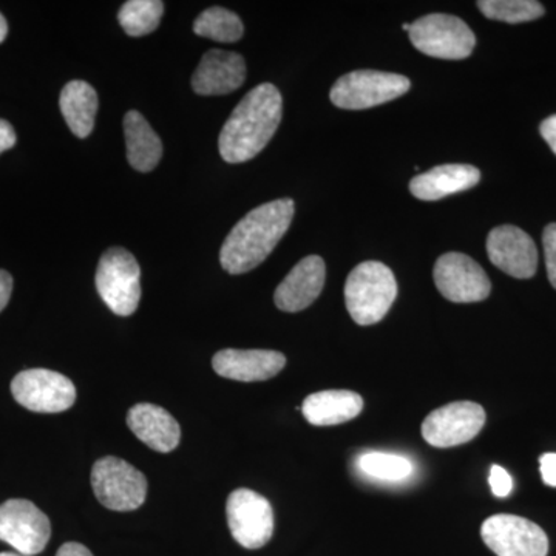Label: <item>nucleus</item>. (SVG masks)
Listing matches in <instances>:
<instances>
[{"label":"nucleus","instance_id":"1","mask_svg":"<svg viewBox=\"0 0 556 556\" xmlns=\"http://www.w3.org/2000/svg\"><path fill=\"white\" fill-rule=\"evenodd\" d=\"M283 100L273 84H260L239 102L219 134L218 149L230 164L247 163L268 146L280 126Z\"/></svg>","mask_w":556,"mask_h":556},{"label":"nucleus","instance_id":"2","mask_svg":"<svg viewBox=\"0 0 556 556\" xmlns=\"http://www.w3.org/2000/svg\"><path fill=\"white\" fill-rule=\"evenodd\" d=\"M295 204L281 199L262 204L233 226L219 251L226 273L239 276L262 265L283 239L294 218Z\"/></svg>","mask_w":556,"mask_h":556},{"label":"nucleus","instance_id":"3","mask_svg":"<svg viewBox=\"0 0 556 556\" xmlns=\"http://www.w3.org/2000/svg\"><path fill=\"white\" fill-rule=\"evenodd\" d=\"M396 298V277L383 263H361L346 278V309L353 320L362 327L379 324Z\"/></svg>","mask_w":556,"mask_h":556},{"label":"nucleus","instance_id":"4","mask_svg":"<svg viewBox=\"0 0 556 556\" xmlns=\"http://www.w3.org/2000/svg\"><path fill=\"white\" fill-rule=\"evenodd\" d=\"M409 39L420 53L438 60L459 61L470 56L477 36L452 14H428L409 24Z\"/></svg>","mask_w":556,"mask_h":556},{"label":"nucleus","instance_id":"5","mask_svg":"<svg viewBox=\"0 0 556 556\" xmlns=\"http://www.w3.org/2000/svg\"><path fill=\"white\" fill-rule=\"evenodd\" d=\"M97 288L116 316H131L141 300V269L137 258L127 249L110 248L98 265Z\"/></svg>","mask_w":556,"mask_h":556},{"label":"nucleus","instance_id":"6","mask_svg":"<svg viewBox=\"0 0 556 556\" xmlns=\"http://www.w3.org/2000/svg\"><path fill=\"white\" fill-rule=\"evenodd\" d=\"M412 83L407 76L378 70L346 73L332 86V104L345 110H365L386 104L407 93Z\"/></svg>","mask_w":556,"mask_h":556},{"label":"nucleus","instance_id":"7","mask_svg":"<svg viewBox=\"0 0 556 556\" xmlns=\"http://www.w3.org/2000/svg\"><path fill=\"white\" fill-rule=\"evenodd\" d=\"M91 486L102 506L115 511L137 510L148 496V479L119 457H102L91 470Z\"/></svg>","mask_w":556,"mask_h":556},{"label":"nucleus","instance_id":"8","mask_svg":"<svg viewBox=\"0 0 556 556\" xmlns=\"http://www.w3.org/2000/svg\"><path fill=\"white\" fill-rule=\"evenodd\" d=\"M50 519L31 501L10 500L0 506V541L17 554L39 555L49 544Z\"/></svg>","mask_w":556,"mask_h":556},{"label":"nucleus","instance_id":"9","mask_svg":"<svg viewBox=\"0 0 556 556\" xmlns=\"http://www.w3.org/2000/svg\"><path fill=\"white\" fill-rule=\"evenodd\" d=\"M17 404L35 413H61L72 408L76 388L72 380L50 369H27L11 382Z\"/></svg>","mask_w":556,"mask_h":556},{"label":"nucleus","instance_id":"10","mask_svg":"<svg viewBox=\"0 0 556 556\" xmlns=\"http://www.w3.org/2000/svg\"><path fill=\"white\" fill-rule=\"evenodd\" d=\"M226 515L230 533L240 546L254 551L268 544L273 538V506L257 492L239 489L230 493Z\"/></svg>","mask_w":556,"mask_h":556},{"label":"nucleus","instance_id":"11","mask_svg":"<svg viewBox=\"0 0 556 556\" xmlns=\"http://www.w3.org/2000/svg\"><path fill=\"white\" fill-rule=\"evenodd\" d=\"M481 536L497 556H547L546 532L535 522L517 515H495L485 519Z\"/></svg>","mask_w":556,"mask_h":556},{"label":"nucleus","instance_id":"12","mask_svg":"<svg viewBox=\"0 0 556 556\" xmlns=\"http://www.w3.org/2000/svg\"><path fill=\"white\" fill-rule=\"evenodd\" d=\"M485 424L484 408L475 402H453L434 409L422 424V437L438 448L467 444L481 433Z\"/></svg>","mask_w":556,"mask_h":556},{"label":"nucleus","instance_id":"13","mask_svg":"<svg viewBox=\"0 0 556 556\" xmlns=\"http://www.w3.org/2000/svg\"><path fill=\"white\" fill-rule=\"evenodd\" d=\"M433 277L439 292L453 303L482 302L492 291L485 270L460 252L441 255L434 265Z\"/></svg>","mask_w":556,"mask_h":556},{"label":"nucleus","instance_id":"14","mask_svg":"<svg viewBox=\"0 0 556 556\" xmlns=\"http://www.w3.org/2000/svg\"><path fill=\"white\" fill-rule=\"evenodd\" d=\"M486 254L497 269L515 278H532L538 269L535 241L517 226H497L486 239Z\"/></svg>","mask_w":556,"mask_h":556},{"label":"nucleus","instance_id":"15","mask_svg":"<svg viewBox=\"0 0 556 556\" xmlns=\"http://www.w3.org/2000/svg\"><path fill=\"white\" fill-rule=\"evenodd\" d=\"M247 79V62L239 53L208 50L192 76V89L201 97H219L239 90Z\"/></svg>","mask_w":556,"mask_h":556},{"label":"nucleus","instance_id":"16","mask_svg":"<svg viewBox=\"0 0 556 556\" xmlns=\"http://www.w3.org/2000/svg\"><path fill=\"white\" fill-rule=\"evenodd\" d=\"M327 277L324 258L309 255L300 260L287 278L278 285L274 302L285 313H299L308 308L321 294Z\"/></svg>","mask_w":556,"mask_h":556},{"label":"nucleus","instance_id":"17","mask_svg":"<svg viewBox=\"0 0 556 556\" xmlns=\"http://www.w3.org/2000/svg\"><path fill=\"white\" fill-rule=\"evenodd\" d=\"M287 365V357L269 350H223L212 358V367L222 378L239 382L273 379Z\"/></svg>","mask_w":556,"mask_h":556},{"label":"nucleus","instance_id":"18","mask_svg":"<svg viewBox=\"0 0 556 556\" xmlns=\"http://www.w3.org/2000/svg\"><path fill=\"white\" fill-rule=\"evenodd\" d=\"M131 433L159 453H170L178 447L181 428L166 409L152 404H138L127 413Z\"/></svg>","mask_w":556,"mask_h":556},{"label":"nucleus","instance_id":"19","mask_svg":"<svg viewBox=\"0 0 556 556\" xmlns=\"http://www.w3.org/2000/svg\"><path fill=\"white\" fill-rule=\"evenodd\" d=\"M481 181V172L468 164H445L417 175L409 182L416 199L438 201L453 193L475 188Z\"/></svg>","mask_w":556,"mask_h":556},{"label":"nucleus","instance_id":"20","mask_svg":"<svg viewBox=\"0 0 556 556\" xmlns=\"http://www.w3.org/2000/svg\"><path fill=\"white\" fill-rule=\"evenodd\" d=\"M364 399L354 391L327 390L309 394L303 401L302 413L311 426L331 427L345 424L361 415Z\"/></svg>","mask_w":556,"mask_h":556},{"label":"nucleus","instance_id":"21","mask_svg":"<svg viewBox=\"0 0 556 556\" xmlns=\"http://www.w3.org/2000/svg\"><path fill=\"white\" fill-rule=\"evenodd\" d=\"M124 135L130 166L138 172L155 169L163 156V144L148 119L137 110L127 112L124 118Z\"/></svg>","mask_w":556,"mask_h":556},{"label":"nucleus","instance_id":"22","mask_svg":"<svg viewBox=\"0 0 556 556\" xmlns=\"http://www.w3.org/2000/svg\"><path fill=\"white\" fill-rule=\"evenodd\" d=\"M98 104V93L86 80H70L62 89L61 112L75 137H89L97 119Z\"/></svg>","mask_w":556,"mask_h":556},{"label":"nucleus","instance_id":"23","mask_svg":"<svg viewBox=\"0 0 556 556\" xmlns=\"http://www.w3.org/2000/svg\"><path fill=\"white\" fill-rule=\"evenodd\" d=\"M193 31L201 38L217 42H237L243 38L244 27L243 22L232 11L212 7L197 17Z\"/></svg>","mask_w":556,"mask_h":556},{"label":"nucleus","instance_id":"24","mask_svg":"<svg viewBox=\"0 0 556 556\" xmlns=\"http://www.w3.org/2000/svg\"><path fill=\"white\" fill-rule=\"evenodd\" d=\"M164 3L159 0H130L121 7L118 21L129 36L150 35L159 28Z\"/></svg>","mask_w":556,"mask_h":556},{"label":"nucleus","instance_id":"25","mask_svg":"<svg viewBox=\"0 0 556 556\" xmlns=\"http://www.w3.org/2000/svg\"><path fill=\"white\" fill-rule=\"evenodd\" d=\"M478 9L489 20L507 24L536 21L546 13L536 0H479Z\"/></svg>","mask_w":556,"mask_h":556},{"label":"nucleus","instance_id":"26","mask_svg":"<svg viewBox=\"0 0 556 556\" xmlns=\"http://www.w3.org/2000/svg\"><path fill=\"white\" fill-rule=\"evenodd\" d=\"M358 467L368 477L380 481H402L412 475L413 466L407 457L390 453H365L358 459Z\"/></svg>","mask_w":556,"mask_h":556},{"label":"nucleus","instance_id":"27","mask_svg":"<svg viewBox=\"0 0 556 556\" xmlns=\"http://www.w3.org/2000/svg\"><path fill=\"white\" fill-rule=\"evenodd\" d=\"M544 254H546L547 276L556 289V223L548 225L543 232Z\"/></svg>","mask_w":556,"mask_h":556},{"label":"nucleus","instance_id":"28","mask_svg":"<svg viewBox=\"0 0 556 556\" xmlns=\"http://www.w3.org/2000/svg\"><path fill=\"white\" fill-rule=\"evenodd\" d=\"M490 486H492L493 495L497 497H507L514 489V481H511L510 475L503 467L493 466L490 470L489 478Z\"/></svg>","mask_w":556,"mask_h":556},{"label":"nucleus","instance_id":"29","mask_svg":"<svg viewBox=\"0 0 556 556\" xmlns=\"http://www.w3.org/2000/svg\"><path fill=\"white\" fill-rule=\"evenodd\" d=\"M540 470L544 484L556 486V453H546L540 457Z\"/></svg>","mask_w":556,"mask_h":556},{"label":"nucleus","instance_id":"30","mask_svg":"<svg viewBox=\"0 0 556 556\" xmlns=\"http://www.w3.org/2000/svg\"><path fill=\"white\" fill-rule=\"evenodd\" d=\"M16 139V131H14L9 121L0 119V153L14 148Z\"/></svg>","mask_w":556,"mask_h":556},{"label":"nucleus","instance_id":"31","mask_svg":"<svg viewBox=\"0 0 556 556\" xmlns=\"http://www.w3.org/2000/svg\"><path fill=\"white\" fill-rule=\"evenodd\" d=\"M13 292V277L7 270L0 269V313L9 305Z\"/></svg>","mask_w":556,"mask_h":556},{"label":"nucleus","instance_id":"32","mask_svg":"<svg viewBox=\"0 0 556 556\" xmlns=\"http://www.w3.org/2000/svg\"><path fill=\"white\" fill-rule=\"evenodd\" d=\"M541 137L546 139L548 148L552 149V152L556 155V115L548 116L547 119H544L540 126Z\"/></svg>","mask_w":556,"mask_h":556},{"label":"nucleus","instance_id":"33","mask_svg":"<svg viewBox=\"0 0 556 556\" xmlns=\"http://www.w3.org/2000/svg\"><path fill=\"white\" fill-rule=\"evenodd\" d=\"M56 556H93L86 546L79 543H65L64 546L58 551Z\"/></svg>","mask_w":556,"mask_h":556},{"label":"nucleus","instance_id":"34","mask_svg":"<svg viewBox=\"0 0 556 556\" xmlns=\"http://www.w3.org/2000/svg\"><path fill=\"white\" fill-rule=\"evenodd\" d=\"M7 35H9V24H7L5 17L0 13V43L5 40Z\"/></svg>","mask_w":556,"mask_h":556},{"label":"nucleus","instance_id":"35","mask_svg":"<svg viewBox=\"0 0 556 556\" xmlns=\"http://www.w3.org/2000/svg\"><path fill=\"white\" fill-rule=\"evenodd\" d=\"M0 556H24V555L13 554V552H2V554H0Z\"/></svg>","mask_w":556,"mask_h":556},{"label":"nucleus","instance_id":"36","mask_svg":"<svg viewBox=\"0 0 556 556\" xmlns=\"http://www.w3.org/2000/svg\"><path fill=\"white\" fill-rule=\"evenodd\" d=\"M402 28H404L405 31H408L409 30V24L402 25Z\"/></svg>","mask_w":556,"mask_h":556}]
</instances>
